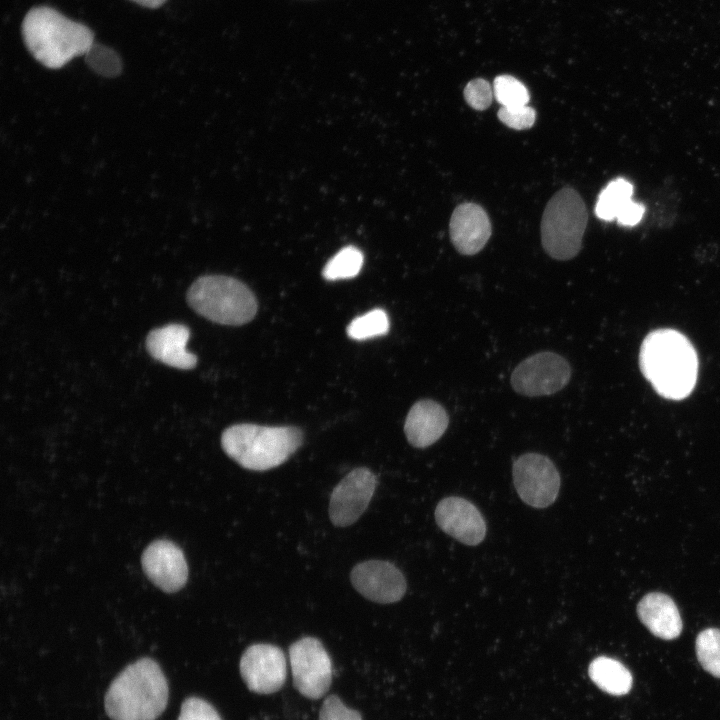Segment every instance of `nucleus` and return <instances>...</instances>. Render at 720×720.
Returning <instances> with one entry per match:
<instances>
[{
	"mask_svg": "<svg viewBox=\"0 0 720 720\" xmlns=\"http://www.w3.org/2000/svg\"><path fill=\"white\" fill-rule=\"evenodd\" d=\"M24 43L43 66L59 69L86 54L94 43L90 28L48 6L30 9L22 22Z\"/></svg>",
	"mask_w": 720,
	"mask_h": 720,
	"instance_id": "3",
	"label": "nucleus"
},
{
	"mask_svg": "<svg viewBox=\"0 0 720 720\" xmlns=\"http://www.w3.org/2000/svg\"><path fill=\"white\" fill-rule=\"evenodd\" d=\"M377 486L376 475L366 467L350 471L333 489L328 514L333 525L347 527L367 509Z\"/></svg>",
	"mask_w": 720,
	"mask_h": 720,
	"instance_id": "11",
	"label": "nucleus"
},
{
	"mask_svg": "<svg viewBox=\"0 0 720 720\" xmlns=\"http://www.w3.org/2000/svg\"><path fill=\"white\" fill-rule=\"evenodd\" d=\"M141 6L147 8H157L161 6L166 0H131Z\"/></svg>",
	"mask_w": 720,
	"mask_h": 720,
	"instance_id": "31",
	"label": "nucleus"
},
{
	"mask_svg": "<svg viewBox=\"0 0 720 720\" xmlns=\"http://www.w3.org/2000/svg\"><path fill=\"white\" fill-rule=\"evenodd\" d=\"M190 307L202 317L222 325H243L257 312L254 293L243 282L224 275H205L187 291Z\"/></svg>",
	"mask_w": 720,
	"mask_h": 720,
	"instance_id": "5",
	"label": "nucleus"
},
{
	"mask_svg": "<svg viewBox=\"0 0 720 720\" xmlns=\"http://www.w3.org/2000/svg\"><path fill=\"white\" fill-rule=\"evenodd\" d=\"M449 418L438 402L430 399L417 401L409 410L404 433L408 442L416 448L434 444L444 434Z\"/></svg>",
	"mask_w": 720,
	"mask_h": 720,
	"instance_id": "17",
	"label": "nucleus"
},
{
	"mask_svg": "<svg viewBox=\"0 0 720 720\" xmlns=\"http://www.w3.org/2000/svg\"><path fill=\"white\" fill-rule=\"evenodd\" d=\"M587 211L581 196L570 187L559 190L547 203L541 221L545 252L557 260L575 257L582 246Z\"/></svg>",
	"mask_w": 720,
	"mask_h": 720,
	"instance_id": "6",
	"label": "nucleus"
},
{
	"mask_svg": "<svg viewBox=\"0 0 720 720\" xmlns=\"http://www.w3.org/2000/svg\"><path fill=\"white\" fill-rule=\"evenodd\" d=\"M494 96L490 84L481 78L471 80L464 89L466 102L475 110H485L491 103Z\"/></svg>",
	"mask_w": 720,
	"mask_h": 720,
	"instance_id": "28",
	"label": "nucleus"
},
{
	"mask_svg": "<svg viewBox=\"0 0 720 720\" xmlns=\"http://www.w3.org/2000/svg\"><path fill=\"white\" fill-rule=\"evenodd\" d=\"M178 720H222L217 710L207 701L198 697L186 698L180 709Z\"/></svg>",
	"mask_w": 720,
	"mask_h": 720,
	"instance_id": "26",
	"label": "nucleus"
},
{
	"mask_svg": "<svg viewBox=\"0 0 720 720\" xmlns=\"http://www.w3.org/2000/svg\"><path fill=\"white\" fill-rule=\"evenodd\" d=\"M302 442V431L292 426L243 423L226 428L221 436L224 452L241 467L254 471H265L283 464Z\"/></svg>",
	"mask_w": 720,
	"mask_h": 720,
	"instance_id": "4",
	"label": "nucleus"
},
{
	"mask_svg": "<svg viewBox=\"0 0 720 720\" xmlns=\"http://www.w3.org/2000/svg\"><path fill=\"white\" fill-rule=\"evenodd\" d=\"M190 330L182 324H168L151 330L146 337V349L156 360L178 369H192L197 357L186 350Z\"/></svg>",
	"mask_w": 720,
	"mask_h": 720,
	"instance_id": "16",
	"label": "nucleus"
},
{
	"mask_svg": "<svg viewBox=\"0 0 720 720\" xmlns=\"http://www.w3.org/2000/svg\"><path fill=\"white\" fill-rule=\"evenodd\" d=\"M389 327L388 315L377 308L354 318L347 326L346 333L351 339L362 341L385 335Z\"/></svg>",
	"mask_w": 720,
	"mask_h": 720,
	"instance_id": "22",
	"label": "nucleus"
},
{
	"mask_svg": "<svg viewBox=\"0 0 720 720\" xmlns=\"http://www.w3.org/2000/svg\"><path fill=\"white\" fill-rule=\"evenodd\" d=\"M640 368L658 394L683 399L693 390L698 371L697 355L690 341L672 329H657L643 340Z\"/></svg>",
	"mask_w": 720,
	"mask_h": 720,
	"instance_id": "1",
	"label": "nucleus"
},
{
	"mask_svg": "<svg viewBox=\"0 0 720 720\" xmlns=\"http://www.w3.org/2000/svg\"><path fill=\"white\" fill-rule=\"evenodd\" d=\"M319 720H362V717L357 710L348 708L337 695H330L322 703Z\"/></svg>",
	"mask_w": 720,
	"mask_h": 720,
	"instance_id": "29",
	"label": "nucleus"
},
{
	"mask_svg": "<svg viewBox=\"0 0 720 720\" xmlns=\"http://www.w3.org/2000/svg\"><path fill=\"white\" fill-rule=\"evenodd\" d=\"M167 679L156 661L144 657L111 682L104 707L112 720H156L168 703Z\"/></svg>",
	"mask_w": 720,
	"mask_h": 720,
	"instance_id": "2",
	"label": "nucleus"
},
{
	"mask_svg": "<svg viewBox=\"0 0 720 720\" xmlns=\"http://www.w3.org/2000/svg\"><path fill=\"white\" fill-rule=\"evenodd\" d=\"M435 520L442 531L457 541L475 546L486 535V523L480 511L461 497L442 499L435 509Z\"/></svg>",
	"mask_w": 720,
	"mask_h": 720,
	"instance_id": "14",
	"label": "nucleus"
},
{
	"mask_svg": "<svg viewBox=\"0 0 720 720\" xmlns=\"http://www.w3.org/2000/svg\"><path fill=\"white\" fill-rule=\"evenodd\" d=\"M85 55L90 68L102 76L114 77L121 72V59L113 49L93 43Z\"/></svg>",
	"mask_w": 720,
	"mask_h": 720,
	"instance_id": "25",
	"label": "nucleus"
},
{
	"mask_svg": "<svg viewBox=\"0 0 720 720\" xmlns=\"http://www.w3.org/2000/svg\"><path fill=\"white\" fill-rule=\"evenodd\" d=\"M640 621L655 636L671 640L682 631V620L674 601L666 594L651 592L646 594L637 605Z\"/></svg>",
	"mask_w": 720,
	"mask_h": 720,
	"instance_id": "18",
	"label": "nucleus"
},
{
	"mask_svg": "<svg viewBox=\"0 0 720 720\" xmlns=\"http://www.w3.org/2000/svg\"><path fill=\"white\" fill-rule=\"evenodd\" d=\"M141 563L149 580L165 592H176L187 581L188 566L183 551L172 541H153L144 550Z\"/></svg>",
	"mask_w": 720,
	"mask_h": 720,
	"instance_id": "13",
	"label": "nucleus"
},
{
	"mask_svg": "<svg viewBox=\"0 0 720 720\" xmlns=\"http://www.w3.org/2000/svg\"><path fill=\"white\" fill-rule=\"evenodd\" d=\"M570 377L568 361L555 352L544 351L531 355L515 367L511 385L523 396H546L563 389Z\"/></svg>",
	"mask_w": 720,
	"mask_h": 720,
	"instance_id": "8",
	"label": "nucleus"
},
{
	"mask_svg": "<svg viewBox=\"0 0 720 720\" xmlns=\"http://www.w3.org/2000/svg\"><path fill=\"white\" fill-rule=\"evenodd\" d=\"M695 647L701 666L720 678V629L708 628L701 631L696 638Z\"/></svg>",
	"mask_w": 720,
	"mask_h": 720,
	"instance_id": "23",
	"label": "nucleus"
},
{
	"mask_svg": "<svg viewBox=\"0 0 720 720\" xmlns=\"http://www.w3.org/2000/svg\"><path fill=\"white\" fill-rule=\"evenodd\" d=\"M513 483L521 500L534 508L554 503L560 489V475L554 463L539 453L519 456L512 468Z\"/></svg>",
	"mask_w": 720,
	"mask_h": 720,
	"instance_id": "9",
	"label": "nucleus"
},
{
	"mask_svg": "<svg viewBox=\"0 0 720 720\" xmlns=\"http://www.w3.org/2000/svg\"><path fill=\"white\" fill-rule=\"evenodd\" d=\"M449 230L454 247L463 255H474L481 251L491 236L489 217L475 203H463L455 208Z\"/></svg>",
	"mask_w": 720,
	"mask_h": 720,
	"instance_id": "15",
	"label": "nucleus"
},
{
	"mask_svg": "<svg viewBox=\"0 0 720 720\" xmlns=\"http://www.w3.org/2000/svg\"><path fill=\"white\" fill-rule=\"evenodd\" d=\"M293 684L309 699L324 696L332 682V662L320 640L303 637L289 647Z\"/></svg>",
	"mask_w": 720,
	"mask_h": 720,
	"instance_id": "7",
	"label": "nucleus"
},
{
	"mask_svg": "<svg viewBox=\"0 0 720 720\" xmlns=\"http://www.w3.org/2000/svg\"><path fill=\"white\" fill-rule=\"evenodd\" d=\"M589 676L600 689L612 695H624L632 686L629 670L619 661L605 656L591 662Z\"/></svg>",
	"mask_w": 720,
	"mask_h": 720,
	"instance_id": "19",
	"label": "nucleus"
},
{
	"mask_svg": "<svg viewBox=\"0 0 720 720\" xmlns=\"http://www.w3.org/2000/svg\"><path fill=\"white\" fill-rule=\"evenodd\" d=\"M644 213L645 207L631 200L623 207L616 219L621 225L634 226L641 221Z\"/></svg>",
	"mask_w": 720,
	"mask_h": 720,
	"instance_id": "30",
	"label": "nucleus"
},
{
	"mask_svg": "<svg viewBox=\"0 0 720 720\" xmlns=\"http://www.w3.org/2000/svg\"><path fill=\"white\" fill-rule=\"evenodd\" d=\"M498 118L510 128L524 130L534 124L536 113L535 110L528 105L501 107L498 111Z\"/></svg>",
	"mask_w": 720,
	"mask_h": 720,
	"instance_id": "27",
	"label": "nucleus"
},
{
	"mask_svg": "<svg viewBox=\"0 0 720 720\" xmlns=\"http://www.w3.org/2000/svg\"><path fill=\"white\" fill-rule=\"evenodd\" d=\"M350 579L363 597L380 604L401 600L407 590L403 573L385 560L373 559L358 563L353 567Z\"/></svg>",
	"mask_w": 720,
	"mask_h": 720,
	"instance_id": "12",
	"label": "nucleus"
},
{
	"mask_svg": "<svg viewBox=\"0 0 720 720\" xmlns=\"http://www.w3.org/2000/svg\"><path fill=\"white\" fill-rule=\"evenodd\" d=\"M493 92L496 100L502 107H516L527 105L529 92L525 85L510 75H500L495 78Z\"/></svg>",
	"mask_w": 720,
	"mask_h": 720,
	"instance_id": "24",
	"label": "nucleus"
},
{
	"mask_svg": "<svg viewBox=\"0 0 720 720\" xmlns=\"http://www.w3.org/2000/svg\"><path fill=\"white\" fill-rule=\"evenodd\" d=\"M363 261V254L358 248L344 247L326 263L322 276L331 281L353 278L360 272Z\"/></svg>",
	"mask_w": 720,
	"mask_h": 720,
	"instance_id": "21",
	"label": "nucleus"
},
{
	"mask_svg": "<svg viewBox=\"0 0 720 720\" xmlns=\"http://www.w3.org/2000/svg\"><path fill=\"white\" fill-rule=\"evenodd\" d=\"M239 670L250 691L272 694L280 690L286 681V657L278 646L256 643L243 652Z\"/></svg>",
	"mask_w": 720,
	"mask_h": 720,
	"instance_id": "10",
	"label": "nucleus"
},
{
	"mask_svg": "<svg viewBox=\"0 0 720 720\" xmlns=\"http://www.w3.org/2000/svg\"><path fill=\"white\" fill-rule=\"evenodd\" d=\"M633 185L623 178L611 181L600 193L595 213L598 218L611 221L616 219L623 207L632 200Z\"/></svg>",
	"mask_w": 720,
	"mask_h": 720,
	"instance_id": "20",
	"label": "nucleus"
}]
</instances>
